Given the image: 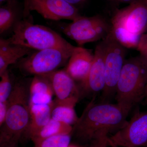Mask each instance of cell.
Listing matches in <instances>:
<instances>
[{"label": "cell", "mask_w": 147, "mask_h": 147, "mask_svg": "<svg viewBox=\"0 0 147 147\" xmlns=\"http://www.w3.org/2000/svg\"><path fill=\"white\" fill-rule=\"evenodd\" d=\"M129 112L117 103H96L93 99L74 125L71 134L80 143L91 142L102 130L110 133L123 127L127 123Z\"/></svg>", "instance_id": "6da1fadb"}, {"label": "cell", "mask_w": 147, "mask_h": 147, "mask_svg": "<svg viewBox=\"0 0 147 147\" xmlns=\"http://www.w3.org/2000/svg\"><path fill=\"white\" fill-rule=\"evenodd\" d=\"M30 83L19 80L13 85L7 100V111L4 122L0 129V146L17 145L25 137L31 118Z\"/></svg>", "instance_id": "7a4b0ae2"}, {"label": "cell", "mask_w": 147, "mask_h": 147, "mask_svg": "<svg viewBox=\"0 0 147 147\" xmlns=\"http://www.w3.org/2000/svg\"><path fill=\"white\" fill-rule=\"evenodd\" d=\"M111 32L127 49H137L147 32V0H135L116 11L111 20Z\"/></svg>", "instance_id": "3957f363"}, {"label": "cell", "mask_w": 147, "mask_h": 147, "mask_svg": "<svg viewBox=\"0 0 147 147\" xmlns=\"http://www.w3.org/2000/svg\"><path fill=\"white\" fill-rule=\"evenodd\" d=\"M147 64L140 55L126 59L116 90L117 103L130 112L145 97Z\"/></svg>", "instance_id": "277c9868"}, {"label": "cell", "mask_w": 147, "mask_h": 147, "mask_svg": "<svg viewBox=\"0 0 147 147\" xmlns=\"http://www.w3.org/2000/svg\"><path fill=\"white\" fill-rule=\"evenodd\" d=\"M7 40L34 50L53 47L74 50L76 47L48 27L34 24L31 16L24 17L17 22L13 34Z\"/></svg>", "instance_id": "5b68a950"}, {"label": "cell", "mask_w": 147, "mask_h": 147, "mask_svg": "<svg viewBox=\"0 0 147 147\" xmlns=\"http://www.w3.org/2000/svg\"><path fill=\"white\" fill-rule=\"evenodd\" d=\"M74 50L53 47L36 50L18 61L17 65L25 75L48 74L68 62Z\"/></svg>", "instance_id": "8992f818"}, {"label": "cell", "mask_w": 147, "mask_h": 147, "mask_svg": "<svg viewBox=\"0 0 147 147\" xmlns=\"http://www.w3.org/2000/svg\"><path fill=\"white\" fill-rule=\"evenodd\" d=\"M64 34L74 40L78 46L101 41L111 30V24L99 15L86 17L81 16L61 28Z\"/></svg>", "instance_id": "52a82bcc"}, {"label": "cell", "mask_w": 147, "mask_h": 147, "mask_svg": "<svg viewBox=\"0 0 147 147\" xmlns=\"http://www.w3.org/2000/svg\"><path fill=\"white\" fill-rule=\"evenodd\" d=\"M105 44V86L102 92V102L116 94V88L126 55V49L116 39L111 32L103 39Z\"/></svg>", "instance_id": "ba28073f"}, {"label": "cell", "mask_w": 147, "mask_h": 147, "mask_svg": "<svg viewBox=\"0 0 147 147\" xmlns=\"http://www.w3.org/2000/svg\"><path fill=\"white\" fill-rule=\"evenodd\" d=\"M111 147H147V112H137L108 138Z\"/></svg>", "instance_id": "9c48e42d"}, {"label": "cell", "mask_w": 147, "mask_h": 147, "mask_svg": "<svg viewBox=\"0 0 147 147\" xmlns=\"http://www.w3.org/2000/svg\"><path fill=\"white\" fill-rule=\"evenodd\" d=\"M24 17L35 11L46 19L74 21L82 16L77 7L64 0H24Z\"/></svg>", "instance_id": "30bf717a"}, {"label": "cell", "mask_w": 147, "mask_h": 147, "mask_svg": "<svg viewBox=\"0 0 147 147\" xmlns=\"http://www.w3.org/2000/svg\"><path fill=\"white\" fill-rule=\"evenodd\" d=\"M46 75L56 96L55 102L75 107L81 95L80 89L75 81L65 69L57 70Z\"/></svg>", "instance_id": "8fae6325"}, {"label": "cell", "mask_w": 147, "mask_h": 147, "mask_svg": "<svg viewBox=\"0 0 147 147\" xmlns=\"http://www.w3.org/2000/svg\"><path fill=\"white\" fill-rule=\"evenodd\" d=\"M105 44L103 40L96 45L94 59L86 79L80 83L83 93L94 95L104 90L105 86Z\"/></svg>", "instance_id": "7c38bea8"}, {"label": "cell", "mask_w": 147, "mask_h": 147, "mask_svg": "<svg viewBox=\"0 0 147 147\" xmlns=\"http://www.w3.org/2000/svg\"><path fill=\"white\" fill-rule=\"evenodd\" d=\"M94 59L92 50L75 47L65 70L75 81L82 83L88 76Z\"/></svg>", "instance_id": "4fadbf2b"}, {"label": "cell", "mask_w": 147, "mask_h": 147, "mask_svg": "<svg viewBox=\"0 0 147 147\" xmlns=\"http://www.w3.org/2000/svg\"><path fill=\"white\" fill-rule=\"evenodd\" d=\"M30 106L52 102L54 92L46 74L34 76L30 84Z\"/></svg>", "instance_id": "5bb4252c"}, {"label": "cell", "mask_w": 147, "mask_h": 147, "mask_svg": "<svg viewBox=\"0 0 147 147\" xmlns=\"http://www.w3.org/2000/svg\"><path fill=\"white\" fill-rule=\"evenodd\" d=\"M36 50L22 45L12 44L7 39H0V75L8 66L18 62L22 58Z\"/></svg>", "instance_id": "9a60e30c"}, {"label": "cell", "mask_w": 147, "mask_h": 147, "mask_svg": "<svg viewBox=\"0 0 147 147\" xmlns=\"http://www.w3.org/2000/svg\"><path fill=\"white\" fill-rule=\"evenodd\" d=\"M24 8L17 0H9L0 7V34L13 29L16 23L24 17Z\"/></svg>", "instance_id": "2e32d148"}, {"label": "cell", "mask_w": 147, "mask_h": 147, "mask_svg": "<svg viewBox=\"0 0 147 147\" xmlns=\"http://www.w3.org/2000/svg\"><path fill=\"white\" fill-rule=\"evenodd\" d=\"M52 102L47 105L30 106V122L25 138L31 139L48 123L51 119Z\"/></svg>", "instance_id": "e0dca14e"}, {"label": "cell", "mask_w": 147, "mask_h": 147, "mask_svg": "<svg viewBox=\"0 0 147 147\" xmlns=\"http://www.w3.org/2000/svg\"><path fill=\"white\" fill-rule=\"evenodd\" d=\"M72 129V125L51 118L48 123L31 139L35 144L53 136L71 134Z\"/></svg>", "instance_id": "ac0fdd59"}, {"label": "cell", "mask_w": 147, "mask_h": 147, "mask_svg": "<svg viewBox=\"0 0 147 147\" xmlns=\"http://www.w3.org/2000/svg\"><path fill=\"white\" fill-rule=\"evenodd\" d=\"M51 118L71 125H74L79 118L76 115L74 107L59 104L55 100L52 102Z\"/></svg>", "instance_id": "d6986e66"}, {"label": "cell", "mask_w": 147, "mask_h": 147, "mask_svg": "<svg viewBox=\"0 0 147 147\" xmlns=\"http://www.w3.org/2000/svg\"><path fill=\"white\" fill-rule=\"evenodd\" d=\"M71 135L63 134L49 137L35 144L34 147H68L71 142Z\"/></svg>", "instance_id": "ffe728a7"}, {"label": "cell", "mask_w": 147, "mask_h": 147, "mask_svg": "<svg viewBox=\"0 0 147 147\" xmlns=\"http://www.w3.org/2000/svg\"><path fill=\"white\" fill-rule=\"evenodd\" d=\"M0 76V102H7L13 88L8 69Z\"/></svg>", "instance_id": "44dd1931"}, {"label": "cell", "mask_w": 147, "mask_h": 147, "mask_svg": "<svg viewBox=\"0 0 147 147\" xmlns=\"http://www.w3.org/2000/svg\"><path fill=\"white\" fill-rule=\"evenodd\" d=\"M109 132L107 130H102L98 133L92 140L91 147H108V134Z\"/></svg>", "instance_id": "7402d4cb"}, {"label": "cell", "mask_w": 147, "mask_h": 147, "mask_svg": "<svg viewBox=\"0 0 147 147\" xmlns=\"http://www.w3.org/2000/svg\"><path fill=\"white\" fill-rule=\"evenodd\" d=\"M136 49L139 51L142 59L147 64V32L141 37Z\"/></svg>", "instance_id": "603a6c76"}, {"label": "cell", "mask_w": 147, "mask_h": 147, "mask_svg": "<svg viewBox=\"0 0 147 147\" xmlns=\"http://www.w3.org/2000/svg\"><path fill=\"white\" fill-rule=\"evenodd\" d=\"M7 111V102H0V127L4 122Z\"/></svg>", "instance_id": "cb8c5ba5"}, {"label": "cell", "mask_w": 147, "mask_h": 147, "mask_svg": "<svg viewBox=\"0 0 147 147\" xmlns=\"http://www.w3.org/2000/svg\"><path fill=\"white\" fill-rule=\"evenodd\" d=\"M64 1L78 8L79 7L84 5L86 3L88 0H64Z\"/></svg>", "instance_id": "d4e9b609"}, {"label": "cell", "mask_w": 147, "mask_h": 147, "mask_svg": "<svg viewBox=\"0 0 147 147\" xmlns=\"http://www.w3.org/2000/svg\"><path fill=\"white\" fill-rule=\"evenodd\" d=\"M116 1L119 2L123 3H128L129 4L133 2L135 0H114Z\"/></svg>", "instance_id": "484cf974"}, {"label": "cell", "mask_w": 147, "mask_h": 147, "mask_svg": "<svg viewBox=\"0 0 147 147\" xmlns=\"http://www.w3.org/2000/svg\"><path fill=\"white\" fill-rule=\"evenodd\" d=\"M16 145L13 144H7L0 146V147H16Z\"/></svg>", "instance_id": "4316f807"}, {"label": "cell", "mask_w": 147, "mask_h": 147, "mask_svg": "<svg viewBox=\"0 0 147 147\" xmlns=\"http://www.w3.org/2000/svg\"><path fill=\"white\" fill-rule=\"evenodd\" d=\"M9 1V0H0V4L1 5V4L5 3H6L8 1Z\"/></svg>", "instance_id": "83f0119b"}, {"label": "cell", "mask_w": 147, "mask_h": 147, "mask_svg": "<svg viewBox=\"0 0 147 147\" xmlns=\"http://www.w3.org/2000/svg\"><path fill=\"white\" fill-rule=\"evenodd\" d=\"M147 101V85L146 88V93H145V97Z\"/></svg>", "instance_id": "f1b7e54d"}, {"label": "cell", "mask_w": 147, "mask_h": 147, "mask_svg": "<svg viewBox=\"0 0 147 147\" xmlns=\"http://www.w3.org/2000/svg\"><path fill=\"white\" fill-rule=\"evenodd\" d=\"M68 147H77L76 146H69Z\"/></svg>", "instance_id": "f546056e"}]
</instances>
